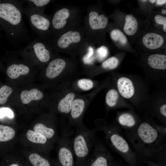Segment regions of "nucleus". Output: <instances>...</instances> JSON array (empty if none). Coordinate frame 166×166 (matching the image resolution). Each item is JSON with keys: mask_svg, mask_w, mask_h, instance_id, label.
Masks as SVG:
<instances>
[{"mask_svg": "<svg viewBox=\"0 0 166 166\" xmlns=\"http://www.w3.org/2000/svg\"><path fill=\"white\" fill-rule=\"evenodd\" d=\"M126 132L138 159L140 158L142 162L153 158L159 160L164 157L165 135L149 123L143 122L134 130Z\"/></svg>", "mask_w": 166, "mask_h": 166, "instance_id": "nucleus-1", "label": "nucleus"}, {"mask_svg": "<svg viewBox=\"0 0 166 166\" xmlns=\"http://www.w3.org/2000/svg\"><path fill=\"white\" fill-rule=\"evenodd\" d=\"M96 129L104 131L107 143L115 151L119 154L129 166H138V159L127 141L119 132L118 127L97 123Z\"/></svg>", "mask_w": 166, "mask_h": 166, "instance_id": "nucleus-2", "label": "nucleus"}, {"mask_svg": "<svg viewBox=\"0 0 166 166\" xmlns=\"http://www.w3.org/2000/svg\"><path fill=\"white\" fill-rule=\"evenodd\" d=\"M76 134L72 140L74 155L78 161L85 159L95 142L96 129L87 128L84 124L77 126Z\"/></svg>", "mask_w": 166, "mask_h": 166, "instance_id": "nucleus-3", "label": "nucleus"}, {"mask_svg": "<svg viewBox=\"0 0 166 166\" xmlns=\"http://www.w3.org/2000/svg\"><path fill=\"white\" fill-rule=\"evenodd\" d=\"M18 142L25 147L46 155L54 148L45 136L28 128L18 136Z\"/></svg>", "mask_w": 166, "mask_h": 166, "instance_id": "nucleus-4", "label": "nucleus"}, {"mask_svg": "<svg viewBox=\"0 0 166 166\" xmlns=\"http://www.w3.org/2000/svg\"><path fill=\"white\" fill-rule=\"evenodd\" d=\"M57 152L58 162L61 166H73L74 155L72 140L63 134L57 143Z\"/></svg>", "mask_w": 166, "mask_h": 166, "instance_id": "nucleus-5", "label": "nucleus"}, {"mask_svg": "<svg viewBox=\"0 0 166 166\" xmlns=\"http://www.w3.org/2000/svg\"><path fill=\"white\" fill-rule=\"evenodd\" d=\"M50 117L36 121L28 128L45 136L54 144L57 143L60 137L55 122Z\"/></svg>", "mask_w": 166, "mask_h": 166, "instance_id": "nucleus-6", "label": "nucleus"}, {"mask_svg": "<svg viewBox=\"0 0 166 166\" xmlns=\"http://www.w3.org/2000/svg\"><path fill=\"white\" fill-rule=\"evenodd\" d=\"M113 158L109 151L101 142H97L91 155L89 166H112Z\"/></svg>", "mask_w": 166, "mask_h": 166, "instance_id": "nucleus-7", "label": "nucleus"}, {"mask_svg": "<svg viewBox=\"0 0 166 166\" xmlns=\"http://www.w3.org/2000/svg\"><path fill=\"white\" fill-rule=\"evenodd\" d=\"M18 150L27 158L32 166H52L46 155L25 147L21 144Z\"/></svg>", "mask_w": 166, "mask_h": 166, "instance_id": "nucleus-8", "label": "nucleus"}, {"mask_svg": "<svg viewBox=\"0 0 166 166\" xmlns=\"http://www.w3.org/2000/svg\"><path fill=\"white\" fill-rule=\"evenodd\" d=\"M0 18L15 26L21 22L22 16L20 10L14 5L4 3L0 4Z\"/></svg>", "mask_w": 166, "mask_h": 166, "instance_id": "nucleus-9", "label": "nucleus"}, {"mask_svg": "<svg viewBox=\"0 0 166 166\" xmlns=\"http://www.w3.org/2000/svg\"><path fill=\"white\" fill-rule=\"evenodd\" d=\"M86 103L81 98H75L73 100L69 114L68 125L77 127L83 125L81 118L86 107Z\"/></svg>", "mask_w": 166, "mask_h": 166, "instance_id": "nucleus-10", "label": "nucleus"}, {"mask_svg": "<svg viewBox=\"0 0 166 166\" xmlns=\"http://www.w3.org/2000/svg\"><path fill=\"white\" fill-rule=\"evenodd\" d=\"M18 127L0 124V142L7 143L15 148L18 142Z\"/></svg>", "mask_w": 166, "mask_h": 166, "instance_id": "nucleus-11", "label": "nucleus"}, {"mask_svg": "<svg viewBox=\"0 0 166 166\" xmlns=\"http://www.w3.org/2000/svg\"><path fill=\"white\" fill-rule=\"evenodd\" d=\"M66 65L65 61L61 58H57L48 64L46 71V76L53 79L59 75L63 71Z\"/></svg>", "mask_w": 166, "mask_h": 166, "instance_id": "nucleus-12", "label": "nucleus"}, {"mask_svg": "<svg viewBox=\"0 0 166 166\" xmlns=\"http://www.w3.org/2000/svg\"><path fill=\"white\" fill-rule=\"evenodd\" d=\"M118 90L121 95L126 98L132 97L135 93L134 88L132 81L129 79L122 77L117 82Z\"/></svg>", "mask_w": 166, "mask_h": 166, "instance_id": "nucleus-13", "label": "nucleus"}, {"mask_svg": "<svg viewBox=\"0 0 166 166\" xmlns=\"http://www.w3.org/2000/svg\"><path fill=\"white\" fill-rule=\"evenodd\" d=\"M142 42L147 48L154 49L160 47L164 43V39L160 35L153 33H148L143 37Z\"/></svg>", "mask_w": 166, "mask_h": 166, "instance_id": "nucleus-14", "label": "nucleus"}, {"mask_svg": "<svg viewBox=\"0 0 166 166\" xmlns=\"http://www.w3.org/2000/svg\"><path fill=\"white\" fill-rule=\"evenodd\" d=\"M81 40V35L78 32L69 31L61 35L58 40L57 45L59 47L65 49L71 44L78 42Z\"/></svg>", "mask_w": 166, "mask_h": 166, "instance_id": "nucleus-15", "label": "nucleus"}, {"mask_svg": "<svg viewBox=\"0 0 166 166\" xmlns=\"http://www.w3.org/2000/svg\"><path fill=\"white\" fill-rule=\"evenodd\" d=\"M89 22L91 28L94 30L103 29L108 22V18L103 14L99 15L96 11H92L89 14Z\"/></svg>", "mask_w": 166, "mask_h": 166, "instance_id": "nucleus-16", "label": "nucleus"}, {"mask_svg": "<svg viewBox=\"0 0 166 166\" xmlns=\"http://www.w3.org/2000/svg\"><path fill=\"white\" fill-rule=\"evenodd\" d=\"M119 124L127 131L136 128L139 124H137L135 117L132 114L128 113L120 114L117 119Z\"/></svg>", "mask_w": 166, "mask_h": 166, "instance_id": "nucleus-17", "label": "nucleus"}, {"mask_svg": "<svg viewBox=\"0 0 166 166\" xmlns=\"http://www.w3.org/2000/svg\"><path fill=\"white\" fill-rule=\"evenodd\" d=\"M70 13L66 8L61 9L55 12L52 20L54 28L60 29L63 28L66 23V19L69 17Z\"/></svg>", "mask_w": 166, "mask_h": 166, "instance_id": "nucleus-18", "label": "nucleus"}, {"mask_svg": "<svg viewBox=\"0 0 166 166\" xmlns=\"http://www.w3.org/2000/svg\"><path fill=\"white\" fill-rule=\"evenodd\" d=\"M75 97V94L73 92L67 93L59 101L57 107V111L61 113L69 115Z\"/></svg>", "mask_w": 166, "mask_h": 166, "instance_id": "nucleus-19", "label": "nucleus"}, {"mask_svg": "<svg viewBox=\"0 0 166 166\" xmlns=\"http://www.w3.org/2000/svg\"><path fill=\"white\" fill-rule=\"evenodd\" d=\"M43 97L42 93L39 89L34 88L22 91L20 94V98L22 103L24 104H27L33 100H39Z\"/></svg>", "mask_w": 166, "mask_h": 166, "instance_id": "nucleus-20", "label": "nucleus"}, {"mask_svg": "<svg viewBox=\"0 0 166 166\" xmlns=\"http://www.w3.org/2000/svg\"><path fill=\"white\" fill-rule=\"evenodd\" d=\"M29 71V68L26 65L22 64H14L8 67L6 72L10 78L15 79L21 75L27 74Z\"/></svg>", "mask_w": 166, "mask_h": 166, "instance_id": "nucleus-21", "label": "nucleus"}, {"mask_svg": "<svg viewBox=\"0 0 166 166\" xmlns=\"http://www.w3.org/2000/svg\"><path fill=\"white\" fill-rule=\"evenodd\" d=\"M30 20L32 25L38 30L46 31L49 27V20L39 14H32L30 16Z\"/></svg>", "mask_w": 166, "mask_h": 166, "instance_id": "nucleus-22", "label": "nucleus"}, {"mask_svg": "<svg viewBox=\"0 0 166 166\" xmlns=\"http://www.w3.org/2000/svg\"><path fill=\"white\" fill-rule=\"evenodd\" d=\"M33 51L38 59L42 62H46L50 58V53L46 49L44 44L41 42H37L32 46Z\"/></svg>", "mask_w": 166, "mask_h": 166, "instance_id": "nucleus-23", "label": "nucleus"}, {"mask_svg": "<svg viewBox=\"0 0 166 166\" xmlns=\"http://www.w3.org/2000/svg\"><path fill=\"white\" fill-rule=\"evenodd\" d=\"M149 65L152 68L158 69H166V56L159 54L150 55L148 59Z\"/></svg>", "mask_w": 166, "mask_h": 166, "instance_id": "nucleus-24", "label": "nucleus"}, {"mask_svg": "<svg viewBox=\"0 0 166 166\" xmlns=\"http://www.w3.org/2000/svg\"><path fill=\"white\" fill-rule=\"evenodd\" d=\"M138 27V22L136 18L131 14L127 15L123 28L124 33L128 36L133 35L136 33Z\"/></svg>", "mask_w": 166, "mask_h": 166, "instance_id": "nucleus-25", "label": "nucleus"}, {"mask_svg": "<svg viewBox=\"0 0 166 166\" xmlns=\"http://www.w3.org/2000/svg\"><path fill=\"white\" fill-rule=\"evenodd\" d=\"M118 97V93L116 90H110L106 93L105 97V102L106 104L109 107H115L117 104Z\"/></svg>", "mask_w": 166, "mask_h": 166, "instance_id": "nucleus-26", "label": "nucleus"}, {"mask_svg": "<svg viewBox=\"0 0 166 166\" xmlns=\"http://www.w3.org/2000/svg\"><path fill=\"white\" fill-rule=\"evenodd\" d=\"M111 38L115 42H119L122 45H125L127 42V38L122 31L118 29H114L110 33Z\"/></svg>", "mask_w": 166, "mask_h": 166, "instance_id": "nucleus-27", "label": "nucleus"}, {"mask_svg": "<svg viewBox=\"0 0 166 166\" xmlns=\"http://www.w3.org/2000/svg\"><path fill=\"white\" fill-rule=\"evenodd\" d=\"M13 89L10 86L5 85L0 89V105L5 104L9 96L12 93Z\"/></svg>", "mask_w": 166, "mask_h": 166, "instance_id": "nucleus-28", "label": "nucleus"}, {"mask_svg": "<svg viewBox=\"0 0 166 166\" xmlns=\"http://www.w3.org/2000/svg\"><path fill=\"white\" fill-rule=\"evenodd\" d=\"M77 85L78 87L81 90L87 91L93 88L94 83L93 81L90 79L83 78L78 81Z\"/></svg>", "mask_w": 166, "mask_h": 166, "instance_id": "nucleus-29", "label": "nucleus"}, {"mask_svg": "<svg viewBox=\"0 0 166 166\" xmlns=\"http://www.w3.org/2000/svg\"><path fill=\"white\" fill-rule=\"evenodd\" d=\"M118 60L116 57H111L103 62L102 67L105 69H112L116 67L118 64Z\"/></svg>", "mask_w": 166, "mask_h": 166, "instance_id": "nucleus-30", "label": "nucleus"}, {"mask_svg": "<svg viewBox=\"0 0 166 166\" xmlns=\"http://www.w3.org/2000/svg\"><path fill=\"white\" fill-rule=\"evenodd\" d=\"M7 117L10 118H13L14 114L12 110L8 107H2L0 108V118Z\"/></svg>", "mask_w": 166, "mask_h": 166, "instance_id": "nucleus-31", "label": "nucleus"}, {"mask_svg": "<svg viewBox=\"0 0 166 166\" xmlns=\"http://www.w3.org/2000/svg\"><path fill=\"white\" fill-rule=\"evenodd\" d=\"M155 22L159 25H163V30L166 32V18L160 15H156L154 17Z\"/></svg>", "mask_w": 166, "mask_h": 166, "instance_id": "nucleus-32", "label": "nucleus"}, {"mask_svg": "<svg viewBox=\"0 0 166 166\" xmlns=\"http://www.w3.org/2000/svg\"><path fill=\"white\" fill-rule=\"evenodd\" d=\"M33 2L36 6L41 7L45 6L49 2V0H29Z\"/></svg>", "mask_w": 166, "mask_h": 166, "instance_id": "nucleus-33", "label": "nucleus"}, {"mask_svg": "<svg viewBox=\"0 0 166 166\" xmlns=\"http://www.w3.org/2000/svg\"><path fill=\"white\" fill-rule=\"evenodd\" d=\"M107 52L106 48L104 46H102L97 50L98 55L101 57H105L107 54Z\"/></svg>", "mask_w": 166, "mask_h": 166, "instance_id": "nucleus-34", "label": "nucleus"}, {"mask_svg": "<svg viewBox=\"0 0 166 166\" xmlns=\"http://www.w3.org/2000/svg\"><path fill=\"white\" fill-rule=\"evenodd\" d=\"M160 112L162 115L166 117V105H162L160 108Z\"/></svg>", "mask_w": 166, "mask_h": 166, "instance_id": "nucleus-35", "label": "nucleus"}, {"mask_svg": "<svg viewBox=\"0 0 166 166\" xmlns=\"http://www.w3.org/2000/svg\"><path fill=\"white\" fill-rule=\"evenodd\" d=\"M144 162L148 164L149 165V166H164L163 165L158 163H157V164L156 163L152 162L150 160L146 161Z\"/></svg>", "mask_w": 166, "mask_h": 166, "instance_id": "nucleus-36", "label": "nucleus"}, {"mask_svg": "<svg viewBox=\"0 0 166 166\" xmlns=\"http://www.w3.org/2000/svg\"><path fill=\"white\" fill-rule=\"evenodd\" d=\"M157 5H161L165 4L166 2L165 0H157L156 1Z\"/></svg>", "mask_w": 166, "mask_h": 166, "instance_id": "nucleus-37", "label": "nucleus"}, {"mask_svg": "<svg viewBox=\"0 0 166 166\" xmlns=\"http://www.w3.org/2000/svg\"><path fill=\"white\" fill-rule=\"evenodd\" d=\"M9 166H22L19 165L17 163H13L10 164Z\"/></svg>", "mask_w": 166, "mask_h": 166, "instance_id": "nucleus-38", "label": "nucleus"}, {"mask_svg": "<svg viewBox=\"0 0 166 166\" xmlns=\"http://www.w3.org/2000/svg\"><path fill=\"white\" fill-rule=\"evenodd\" d=\"M113 166H124L123 164L119 163H114L113 164Z\"/></svg>", "mask_w": 166, "mask_h": 166, "instance_id": "nucleus-39", "label": "nucleus"}, {"mask_svg": "<svg viewBox=\"0 0 166 166\" xmlns=\"http://www.w3.org/2000/svg\"><path fill=\"white\" fill-rule=\"evenodd\" d=\"M161 13L163 14H165L166 13V10H165L163 9L161 11Z\"/></svg>", "mask_w": 166, "mask_h": 166, "instance_id": "nucleus-40", "label": "nucleus"}, {"mask_svg": "<svg viewBox=\"0 0 166 166\" xmlns=\"http://www.w3.org/2000/svg\"><path fill=\"white\" fill-rule=\"evenodd\" d=\"M156 0H149V2L152 3H154V2H155L156 1Z\"/></svg>", "mask_w": 166, "mask_h": 166, "instance_id": "nucleus-41", "label": "nucleus"}, {"mask_svg": "<svg viewBox=\"0 0 166 166\" xmlns=\"http://www.w3.org/2000/svg\"><path fill=\"white\" fill-rule=\"evenodd\" d=\"M165 7H166V5H165Z\"/></svg>", "mask_w": 166, "mask_h": 166, "instance_id": "nucleus-42", "label": "nucleus"}]
</instances>
